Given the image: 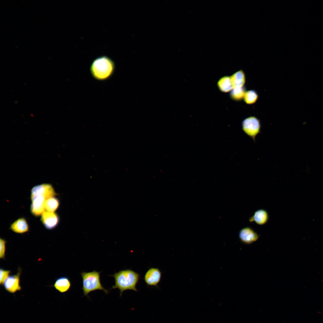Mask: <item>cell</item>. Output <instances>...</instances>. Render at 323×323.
Listing matches in <instances>:
<instances>
[{
	"instance_id": "6da1fadb",
	"label": "cell",
	"mask_w": 323,
	"mask_h": 323,
	"mask_svg": "<svg viewBox=\"0 0 323 323\" xmlns=\"http://www.w3.org/2000/svg\"><path fill=\"white\" fill-rule=\"evenodd\" d=\"M57 195L50 184L44 183L34 186L31 191L30 211L31 214L35 217L41 215L45 211L44 205L45 200Z\"/></svg>"
},
{
	"instance_id": "7a4b0ae2",
	"label": "cell",
	"mask_w": 323,
	"mask_h": 323,
	"mask_svg": "<svg viewBox=\"0 0 323 323\" xmlns=\"http://www.w3.org/2000/svg\"><path fill=\"white\" fill-rule=\"evenodd\" d=\"M115 278V285L111 289H118L120 291V296L127 290L137 291L136 286L138 283L140 275L138 273L129 269L121 270L110 275Z\"/></svg>"
},
{
	"instance_id": "3957f363",
	"label": "cell",
	"mask_w": 323,
	"mask_h": 323,
	"mask_svg": "<svg viewBox=\"0 0 323 323\" xmlns=\"http://www.w3.org/2000/svg\"><path fill=\"white\" fill-rule=\"evenodd\" d=\"M115 68L113 61L109 57L102 56L95 59L90 67L93 77L98 80H104L111 77Z\"/></svg>"
},
{
	"instance_id": "277c9868",
	"label": "cell",
	"mask_w": 323,
	"mask_h": 323,
	"mask_svg": "<svg viewBox=\"0 0 323 323\" xmlns=\"http://www.w3.org/2000/svg\"><path fill=\"white\" fill-rule=\"evenodd\" d=\"M95 270L86 272H82L80 273L82 279V289L83 295L89 297L88 294L91 292L99 290L103 291L107 294L109 291L102 286L100 280V273Z\"/></svg>"
},
{
	"instance_id": "5b68a950",
	"label": "cell",
	"mask_w": 323,
	"mask_h": 323,
	"mask_svg": "<svg viewBox=\"0 0 323 323\" xmlns=\"http://www.w3.org/2000/svg\"><path fill=\"white\" fill-rule=\"evenodd\" d=\"M242 127L244 133L255 141L256 136L260 132V120L254 116L248 117L242 121Z\"/></svg>"
},
{
	"instance_id": "8992f818",
	"label": "cell",
	"mask_w": 323,
	"mask_h": 323,
	"mask_svg": "<svg viewBox=\"0 0 323 323\" xmlns=\"http://www.w3.org/2000/svg\"><path fill=\"white\" fill-rule=\"evenodd\" d=\"M21 269L19 268L16 274L9 275L6 279L3 284L5 289L8 292L14 293L21 290L20 286V276Z\"/></svg>"
},
{
	"instance_id": "52a82bcc",
	"label": "cell",
	"mask_w": 323,
	"mask_h": 323,
	"mask_svg": "<svg viewBox=\"0 0 323 323\" xmlns=\"http://www.w3.org/2000/svg\"><path fill=\"white\" fill-rule=\"evenodd\" d=\"M240 241L243 244L249 245L257 241L259 236L252 228L247 226L242 228L238 234Z\"/></svg>"
},
{
	"instance_id": "ba28073f",
	"label": "cell",
	"mask_w": 323,
	"mask_h": 323,
	"mask_svg": "<svg viewBox=\"0 0 323 323\" xmlns=\"http://www.w3.org/2000/svg\"><path fill=\"white\" fill-rule=\"evenodd\" d=\"M40 220L45 228L50 230L54 229L57 226L60 219L59 216L56 213L45 211L41 215Z\"/></svg>"
},
{
	"instance_id": "9c48e42d",
	"label": "cell",
	"mask_w": 323,
	"mask_h": 323,
	"mask_svg": "<svg viewBox=\"0 0 323 323\" xmlns=\"http://www.w3.org/2000/svg\"><path fill=\"white\" fill-rule=\"evenodd\" d=\"M162 272L158 268H151L145 273L144 280L146 284L149 286H154L158 287V285L160 281Z\"/></svg>"
},
{
	"instance_id": "30bf717a",
	"label": "cell",
	"mask_w": 323,
	"mask_h": 323,
	"mask_svg": "<svg viewBox=\"0 0 323 323\" xmlns=\"http://www.w3.org/2000/svg\"><path fill=\"white\" fill-rule=\"evenodd\" d=\"M269 215L267 211L263 209L256 210L253 215L249 219L250 223L255 222L259 226H262L266 224L268 222Z\"/></svg>"
},
{
	"instance_id": "8fae6325",
	"label": "cell",
	"mask_w": 323,
	"mask_h": 323,
	"mask_svg": "<svg viewBox=\"0 0 323 323\" xmlns=\"http://www.w3.org/2000/svg\"><path fill=\"white\" fill-rule=\"evenodd\" d=\"M10 229L13 232L18 234H23L29 231V226L25 217L17 219L10 226Z\"/></svg>"
},
{
	"instance_id": "7c38bea8",
	"label": "cell",
	"mask_w": 323,
	"mask_h": 323,
	"mask_svg": "<svg viewBox=\"0 0 323 323\" xmlns=\"http://www.w3.org/2000/svg\"><path fill=\"white\" fill-rule=\"evenodd\" d=\"M53 286L59 292L63 293L69 290L71 286V283L68 277L62 276L56 280Z\"/></svg>"
},
{
	"instance_id": "4fadbf2b",
	"label": "cell",
	"mask_w": 323,
	"mask_h": 323,
	"mask_svg": "<svg viewBox=\"0 0 323 323\" xmlns=\"http://www.w3.org/2000/svg\"><path fill=\"white\" fill-rule=\"evenodd\" d=\"M230 77L233 88L244 86L246 82V76L242 70L236 72Z\"/></svg>"
},
{
	"instance_id": "5bb4252c",
	"label": "cell",
	"mask_w": 323,
	"mask_h": 323,
	"mask_svg": "<svg viewBox=\"0 0 323 323\" xmlns=\"http://www.w3.org/2000/svg\"><path fill=\"white\" fill-rule=\"evenodd\" d=\"M217 86L220 91L224 92H231L233 88L230 76H225L218 81Z\"/></svg>"
},
{
	"instance_id": "9a60e30c",
	"label": "cell",
	"mask_w": 323,
	"mask_h": 323,
	"mask_svg": "<svg viewBox=\"0 0 323 323\" xmlns=\"http://www.w3.org/2000/svg\"><path fill=\"white\" fill-rule=\"evenodd\" d=\"M60 205L59 199L55 196L51 197L47 199L44 203L45 211L54 212L58 208Z\"/></svg>"
},
{
	"instance_id": "2e32d148",
	"label": "cell",
	"mask_w": 323,
	"mask_h": 323,
	"mask_svg": "<svg viewBox=\"0 0 323 323\" xmlns=\"http://www.w3.org/2000/svg\"><path fill=\"white\" fill-rule=\"evenodd\" d=\"M246 91L244 86L233 88L230 92V97L234 100H240L243 99Z\"/></svg>"
},
{
	"instance_id": "e0dca14e",
	"label": "cell",
	"mask_w": 323,
	"mask_h": 323,
	"mask_svg": "<svg viewBox=\"0 0 323 323\" xmlns=\"http://www.w3.org/2000/svg\"><path fill=\"white\" fill-rule=\"evenodd\" d=\"M258 95L257 92L254 90L246 91L243 99L244 102L247 104H252L255 103L258 98Z\"/></svg>"
},
{
	"instance_id": "ac0fdd59",
	"label": "cell",
	"mask_w": 323,
	"mask_h": 323,
	"mask_svg": "<svg viewBox=\"0 0 323 323\" xmlns=\"http://www.w3.org/2000/svg\"><path fill=\"white\" fill-rule=\"evenodd\" d=\"M0 284L3 285L6 279L9 276L11 272L10 270H6L1 268L0 269Z\"/></svg>"
},
{
	"instance_id": "d6986e66",
	"label": "cell",
	"mask_w": 323,
	"mask_h": 323,
	"mask_svg": "<svg viewBox=\"0 0 323 323\" xmlns=\"http://www.w3.org/2000/svg\"><path fill=\"white\" fill-rule=\"evenodd\" d=\"M7 241L1 238H0V258L5 259L6 252V245Z\"/></svg>"
}]
</instances>
